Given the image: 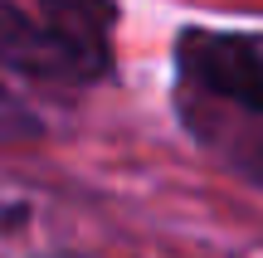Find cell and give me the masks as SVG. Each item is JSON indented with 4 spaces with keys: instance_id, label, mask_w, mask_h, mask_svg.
<instances>
[{
    "instance_id": "6da1fadb",
    "label": "cell",
    "mask_w": 263,
    "mask_h": 258,
    "mask_svg": "<svg viewBox=\"0 0 263 258\" xmlns=\"http://www.w3.org/2000/svg\"><path fill=\"white\" fill-rule=\"evenodd\" d=\"M176 58L190 93L263 117V34L190 29V34H180Z\"/></svg>"
},
{
    "instance_id": "7a4b0ae2",
    "label": "cell",
    "mask_w": 263,
    "mask_h": 258,
    "mask_svg": "<svg viewBox=\"0 0 263 258\" xmlns=\"http://www.w3.org/2000/svg\"><path fill=\"white\" fill-rule=\"evenodd\" d=\"M0 64L20 68V73H34V78H59V83L98 78V68L88 58H78L44 19L20 15L10 0H0Z\"/></svg>"
},
{
    "instance_id": "3957f363",
    "label": "cell",
    "mask_w": 263,
    "mask_h": 258,
    "mask_svg": "<svg viewBox=\"0 0 263 258\" xmlns=\"http://www.w3.org/2000/svg\"><path fill=\"white\" fill-rule=\"evenodd\" d=\"M44 10V25L73 49L78 58L107 73V58H112V25H117V10L112 0H39Z\"/></svg>"
},
{
    "instance_id": "277c9868",
    "label": "cell",
    "mask_w": 263,
    "mask_h": 258,
    "mask_svg": "<svg viewBox=\"0 0 263 258\" xmlns=\"http://www.w3.org/2000/svg\"><path fill=\"white\" fill-rule=\"evenodd\" d=\"M10 132H34V122H29V117L0 93V136H10Z\"/></svg>"
}]
</instances>
